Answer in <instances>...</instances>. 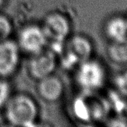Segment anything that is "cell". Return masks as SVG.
Masks as SVG:
<instances>
[{
	"instance_id": "cell-12",
	"label": "cell",
	"mask_w": 127,
	"mask_h": 127,
	"mask_svg": "<svg viewBox=\"0 0 127 127\" xmlns=\"http://www.w3.org/2000/svg\"><path fill=\"white\" fill-rule=\"evenodd\" d=\"M11 33L10 21L4 16L0 15V42L6 39Z\"/></svg>"
},
{
	"instance_id": "cell-2",
	"label": "cell",
	"mask_w": 127,
	"mask_h": 127,
	"mask_svg": "<svg viewBox=\"0 0 127 127\" xmlns=\"http://www.w3.org/2000/svg\"><path fill=\"white\" fill-rule=\"evenodd\" d=\"M37 114L35 103L25 95H17L6 106V117L15 126L33 127Z\"/></svg>"
},
{
	"instance_id": "cell-14",
	"label": "cell",
	"mask_w": 127,
	"mask_h": 127,
	"mask_svg": "<svg viewBox=\"0 0 127 127\" xmlns=\"http://www.w3.org/2000/svg\"><path fill=\"white\" fill-rule=\"evenodd\" d=\"M3 2H4V0H0V7H1V5H2Z\"/></svg>"
},
{
	"instance_id": "cell-7",
	"label": "cell",
	"mask_w": 127,
	"mask_h": 127,
	"mask_svg": "<svg viewBox=\"0 0 127 127\" xmlns=\"http://www.w3.org/2000/svg\"><path fill=\"white\" fill-rule=\"evenodd\" d=\"M19 62V48L11 40L0 42V76L7 77L16 70Z\"/></svg>"
},
{
	"instance_id": "cell-13",
	"label": "cell",
	"mask_w": 127,
	"mask_h": 127,
	"mask_svg": "<svg viewBox=\"0 0 127 127\" xmlns=\"http://www.w3.org/2000/svg\"><path fill=\"white\" fill-rule=\"evenodd\" d=\"M10 87L7 82L0 80V108L4 106L8 101Z\"/></svg>"
},
{
	"instance_id": "cell-5",
	"label": "cell",
	"mask_w": 127,
	"mask_h": 127,
	"mask_svg": "<svg viewBox=\"0 0 127 127\" xmlns=\"http://www.w3.org/2000/svg\"><path fill=\"white\" fill-rule=\"evenodd\" d=\"M42 30L47 37L53 41H64L69 35L71 25L68 19L60 13H51L45 20Z\"/></svg>"
},
{
	"instance_id": "cell-10",
	"label": "cell",
	"mask_w": 127,
	"mask_h": 127,
	"mask_svg": "<svg viewBox=\"0 0 127 127\" xmlns=\"http://www.w3.org/2000/svg\"><path fill=\"white\" fill-rule=\"evenodd\" d=\"M109 58L115 63H127V39L120 42H111L107 48Z\"/></svg>"
},
{
	"instance_id": "cell-9",
	"label": "cell",
	"mask_w": 127,
	"mask_h": 127,
	"mask_svg": "<svg viewBox=\"0 0 127 127\" xmlns=\"http://www.w3.org/2000/svg\"><path fill=\"white\" fill-rule=\"evenodd\" d=\"M39 92L44 99L48 101H55L62 96L63 85L59 78L49 75L40 80Z\"/></svg>"
},
{
	"instance_id": "cell-15",
	"label": "cell",
	"mask_w": 127,
	"mask_h": 127,
	"mask_svg": "<svg viewBox=\"0 0 127 127\" xmlns=\"http://www.w3.org/2000/svg\"></svg>"
},
{
	"instance_id": "cell-3",
	"label": "cell",
	"mask_w": 127,
	"mask_h": 127,
	"mask_svg": "<svg viewBox=\"0 0 127 127\" xmlns=\"http://www.w3.org/2000/svg\"><path fill=\"white\" fill-rule=\"evenodd\" d=\"M93 50V44L88 37L83 35H76L68 42L64 56L69 62L77 65L91 59Z\"/></svg>"
},
{
	"instance_id": "cell-1",
	"label": "cell",
	"mask_w": 127,
	"mask_h": 127,
	"mask_svg": "<svg viewBox=\"0 0 127 127\" xmlns=\"http://www.w3.org/2000/svg\"><path fill=\"white\" fill-rule=\"evenodd\" d=\"M78 86L86 93L101 89L106 81V71L103 65L92 58L78 65L76 73Z\"/></svg>"
},
{
	"instance_id": "cell-11",
	"label": "cell",
	"mask_w": 127,
	"mask_h": 127,
	"mask_svg": "<svg viewBox=\"0 0 127 127\" xmlns=\"http://www.w3.org/2000/svg\"><path fill=\"white\" fill-rule=\"evenodd\" d=\"M114 83L118 94L127 98V71L119 73L115 77Z\"/></svg>"
},
{
	"instance_id": "cell-6",
	"label": "cell",
	"mask_w": 127,
	"mask_h": 127,
	"mask_svg": "<svg viewBox=\"0 0 127 127\" xmlns=\"http://www.w3.org/2000/svg\"><path fill=\"white\" fill-rule=\"evenodd\" d=\"M55 67L56 57L55 54L52 51H42L34 54L29 64V70L31 75L39 80L51 75Z\"/></svg>"
},
{
	"instance_id": "cell-8",
	"label": "cell",
	"mask_w": 127,
	"mask_h": 127,
	"mask_svg": "<svg viewBox=\"0 0 127 127\" xmlns=\"http://www.w3.org/2000/svg\"><path fill=\"white\" fill-rule=\"evenodd\" d=\"M106 36L111 42H120L127 39V19L121 16H113L104 25Z\"/></svg>"
},
{
	"instance_id": "cell-4",
	"label": "cell",
	"mask_w": 127,
	"mask_h": 127,
	"mask_svg": "<svg viewBox=\"0 0 127 127\" xmlns=\"http://www.w3.org/2000/svg\"><path fill=\"white\" fill-rule=\"evenodd\" d=\"M47 37L42 30L36 25L25 28L19 33V43L20 47L28 53L36 54L44 48Z\"/></svg>"
}]
</instances>
